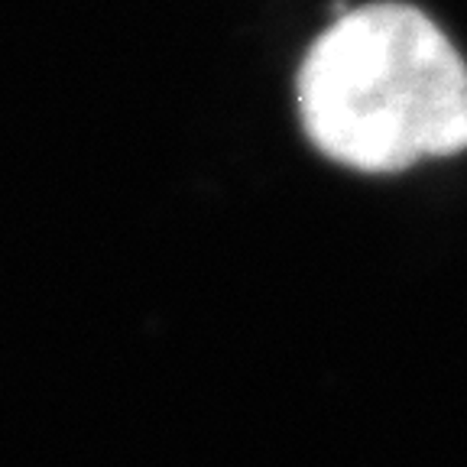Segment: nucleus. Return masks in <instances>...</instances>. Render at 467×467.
I'll return each mask as SVG.
<instances>
[{
    "label": "nucleus",
    "mask_w": 467,
    "mask_h": 467,
    "mask_svg": "<svg viewBox=\"0 0 467 467\" xmlns=\"http://www.w3.org/2000/svg\"><path fill=\"white\" fill-rule=\"evenodd\" d=\"M302 137L354 175H402L467 153V58L409 0L344 10L292 75Z\"/></svg>",
    "instance_id": "nucleus-1"
}]
</instances>
